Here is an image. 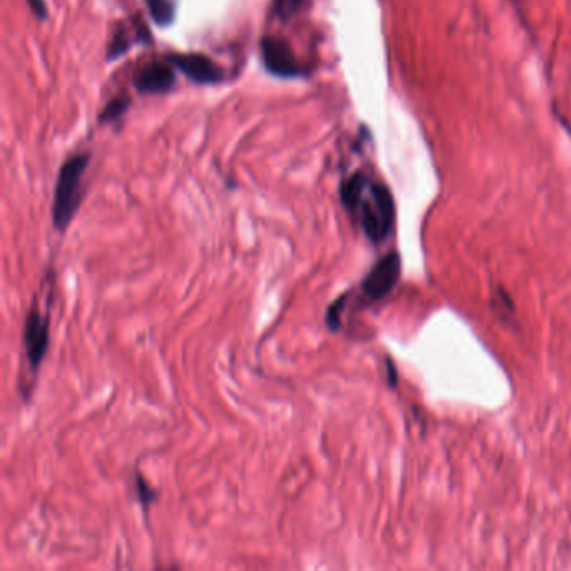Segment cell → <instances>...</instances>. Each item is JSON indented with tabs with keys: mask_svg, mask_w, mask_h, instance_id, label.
I'll return each instance as SVG.
<instances>
[{
	"mask_svg": "<svg viewBox=\"0 0 571 571\" xmlns=\"http://www.w3.org/2000/svg\"><path fill=\"white\" fill-rule=\"evenodd\" d=\"M340 201L369 242H384L396 223V203L391 190L381 181L357 171L340 185Z\"/></svg>",
	"mask_w": 571,
	"mask_h": 571,
	"instance_id": "obj_1",
	"label": "cell"
},
{
	"mask_svg": "<svg viewBox=\"0 0 571 571\" xmlns=\"http://www.w3.org/2000/svg\"><path fill=\"white\" fill-rule=\"evenodd\" d=\"M91 156L88 153H76L62 163L57 173L54 198H52V227L57 232H66L78 215L79 206L83 203V181L88 171Z\"/></svg>",
	"mask_w": 571,
	"mask_h": 571,
	"instance_id": "obj_2",
	"label": "cell"
},
{
	"mask_svg": "<svg viewBox=\"0 0 571 571\" xmlns=\"http://www.w3.org/2000/svg\"><path fill=\"white\" fill-rule=\"evenodd\" d=\"M22 344L29 371L37 374L51 345V315L47 310H42L37 302L31 305L24 319Z\"/></svg>",
	"mask_w": 571,
	"mask_h": 571,
	"instance_id": "obj_3",
	"label": "cell"
},
{
	"mask_svg": "<svg viewBox=\"0 0 571 571\" xmlns=\"http://www.w3.org/2000/svg\"><path fill=\"white\" fill-rule=\"evenodd\" d=\"M260 49L265 69L275 78L297 79L304 78L307 74L299 59L295 57L289 42L283 41L282 37H263Z\"/></svg>",
	"mask_w": 571,
	"mask_h": 571,
	"instance_id": "obj_4",
	"label": "cell"
},
{
	"mask_svg": "<svg viewBox=\"0 0 571 571\" xmlns=\"http://www.w3.org/2000/svg\"><path fill=\"white\" fill-rule=\"evenodd\" d=\"M399 277H401V257L394 252L387 253L386 257H382L362 280V295L371 304L384 300L392 290L396 289Z\"/></svg>",
	"mask_w": 571,
	"mask_h": 571,
	"instance_id": "obj_5",
	"label": "cell"
},
{
	"mask_svg": "<svg viewBox=\"0 0 571 571\" xmlns=\"http://www.w3.org/2000/svg\"><path fill=\"white\" fill-rule=\"evenodd\" d=\"M166 61L196 84H220L227 79L223 67L205 54H170Z\"/></svg>",
	"mask_w": 571,
	"mask_h": 571,
	"instance_id": "obj_6",
	"label": "cell"
},
{
	"mask_svg": "<svg viewBox=\"0 0 571 571\" xmlns=\"http://www.w3.org/2000/svg\"><path fill=\"white\" fill-rule=\"evenodd\" d=\"M134 88L138 93L160 96L175 88L176 74L171 62L151 61L139 67L133 76Z\"/></svg>",
	"mask_w": 571,
	"mask_h": 571,
	"instance_id": "obj_7",
	"label": "cell"
},
{
	"mask_svg": "<svg viewBox=\"0 0 571 571\" xmlns=\"http://www.w3.org/2000/svg\"><path fill=\"white\" fill-rule=\"evenodd\" d=\"M153 21L160 27H170L175 21V0H145Z\"/></svg>",
	"mask_w": 571,
	"mask_h": 571,
	"instance_id": "obj_8",
	"label": "cell"
},
{
	"mask_svg": "<svg viewBox=\"0 0 571 571\" xmlns=\"http://www.w3.org/2000/svg\"><path fill=\"white\" fill-rule=\"evenodd\" d=\"M136 41H138V39H133V37L129 36L126 27H119L113 39L109 42L108 61H116L118 57L126 54V52L133 47V44H136Z\"/></svg>",
	"mask_w": 571,
	"mask_h": 571,
	"instance_id": "obj_9",
	"label": "cell"
},
{
	"mask_svg": "<svg viewBox=\"0 0 571 571\" xmlns=\"http://www.w3.org/2000/svg\"><path fill=\"white\" fill-rule=\"evenodd\" d=\"M129 106H131V98L126 96V94L111 99V101L104 106L101 114H99V121H101V123H114V121H118L121 116L128 113Z\"/></svg>",
	"mask_w": 571,
	"mask_h": 571,
	"instance_id": "obj_10",
	"label": "cell"
},
{
	"mask_svg": "<svg viewBox=\"0 0 571 571\" xmlns=\"http://www.w3.org/2000/svg\"><path fill=\"white\" fill-rule=\"evenodd\" d=\"M302 0H273L272 16L278 21L289 22L297 16Z\"/></svg>",
	"mask_w": 571,
	"mask_h": 571,
	"instance_id": "obj_11",
	"label": "cell"
},
{
	"mask_svg": "<svg viewBox=\"0 0 571 571\" xmlns=\"http://www.w3.org/2000/svg\"><path fill=\"white\" fill-rule=\"evenodd\" d=\"M136 491H138L139 503L145 506V508L146 506L150 508L158 499V493L151 488V484L141 474H136Z\"/></svg>",
	"mask_w": 571,
	"mask_h": 571,
	"instance_id": "obj_12",
	"label": "cell"
},
{
	"mask_svg": "<svg viewBox=\"0 0 571 571\" xmlns=\"http://www.w3.org/2000/svg\"><path fill=\"white\" fill-rule=\"evenodd\" d=\"M27 4H29L31 11L36 14L39 21H46L47 14H49L46 0H27Z\"/></svg>",
	"mask_w": 571,
	"mask_h": 571,
	"instance_id": "obj_13",
	"label": "cell"
}]
</instances>
